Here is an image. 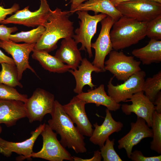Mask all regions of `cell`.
<instances>
[{"mask_svg": "<svg viewBox=\"0 0 161 161\" xmlns=\"http://www.w3.org/2000/svg\"><path fill=\"white\" fill-rule=\"evenodd\" d=\"M71 14L69 11H62L58 7L53 11L50 10L44 26L45 31L34 49L49 52L57 48L60 39L72 38L73 22L69 19Z\"/></svg>", "mask_w": 161, "mask_h": 161, "instance_id": "6da1fadb", "label": "cell"}, {"mask_svg": "<svg viewBox=\"0 0 161 161\" xmlns=\"http://www.w3.org/2000/svg\"><path fill=\"white\" fill-rule=\"evenodd\" d=\"M50 114L52 118L48 120V125L60 135L59 141L62 145L65 148L72 149L77 154L86 152L87 149L84 136L74 126L64 110L63 105L57 100H55Z\"/></svg>", "mask_w": 161, "mask_h": 161, "instance_id": "7a4b0ae2", "label": "cell"}, {"mask_svg": "<svg viewBox=\"0 0 161 161\" xmlns=\"http://www.w3.org/2000/svg\"><path fill=\"white\" fill-rule=\"evenodd\" d=\"M147 24L122 16L115 21L110 31L113 49L118 51L138 43L146 36Z\"/></svg>", "mask_w": 161, "mask_h": 161, "instance_id": "3957f363", "label": "cell"}, {"mask_svg": "<svg viewBox=\"0 0 161 161\" xmlns=\"http://www.w3.org/2000/svg\"><path fill=\"white\" fill-rule=\"evenodd\" d=\"M108 59L104 62V69L113 75L118 80L125 81L134 74L141 70L140 61L134 56H127L122 51L112 50Z\"/></svg>", "mask_w": 161, "mask_h": 161, "instance_id": "277c9868", "label": "cell"}, {"mask_svg": "<svg viewBox=\"0 0 161 161\" xmlns=\"http://www.w3.org/2000/svg\"><path fill=\"white\" fill-rule=\"evenodd\" d=\"M57 134L48 124H46L41 134L42 137V147L39 151L33 152L31 157L50 161H73L72 156L58 140Z\"/></svg>", "mask_w": 161, "mask_h": 161, "instance_id": "5b68a950", "label": "cell"}, {"mask_svg": "<svg viewBox=\"0 0 161 161\" xmlns=\"http://www.w3.org/2000/svg\"><path fill=\"white\" fill-rule=\"evenodd\" d=\"M78 18L80 20L79 27L75 30V34L72 38L77 44L81 43L80 50L86 49L89 58L93 56L91 49V40L97 30L98 23L107 16L105 14L91 15L87 11H78L76 12Z\"/></svg>", "mask_w": 161, "mask_h": 161, "instance_id": "8992f818", "label": "cell"}, {"mask_svg": "<svg viewBox=\"0 0 161 161\" xmlns=\"http://www.w3.org/2000/svg\"><path fill=\"white\" fill-rule=\"evenodd\" d=\"M116 7L123 16L140 22H149L161 14V4L148 0H133Z\"/></svg>", "mask_w": 161, "mask_h": 161, "instance_id": "52a82bcc", "label": "cell"}, {"mask_svg": "<svg viewBox=\"0 0 161 161\" xmlns=\"http://www.w3.org/2000/svg\"><path fill=\"white\" fill-rule=\"evenodd\" d=\"M55 100L54 95L43 89L38 88L24 103L27 117L30 123L41 122L47 114L51 113Z\"/></svg>", "mask_w": 161, "mask_h": 161, "instance_id": "ba28073f", "label": "cell"}, {"mask_svg": "<svg viewBox=\"0 0 161 161\" xmlns=\"http://www.w3.org/2000/svg\"><path fill=\"white\" fill-rule=\"evenodd\" d=\"M41 4L38 10L31 11L28 6L4 20L0 24H13L22 25L28 27L39 26L44 27L51 10L47 0H40Z\"/></svg>", "mask_w": 161, "mask_h": 161, "instance_id": "9c48e42d", "label": "cell"}, {"mask_svg": "<svg viewBox=\"0 0 161 161\" xmlns=\"http://www.w3.org/2000/svg\"><path fill=\"white\" fill-rule=\"evenodd\" d=\"M146 76L145 72L141 70L134 74L121 84L112 83L114 76L111 78L107 85L108 95L116 102H126L134 94L142 91Z\"/></svg>", "mask_w": 161, "mask_h": 161, "instance_id": "30bf717a", "label": "cell"}, {"mask_svg": "<svg viewBox=\"0 0 161 161\" xmlns=\"http://www.w3.org/2000/svg\"><path fill=\"white\" fill-rule=\"evenodd\" d=\"M115 21L107 16L100 21L101 27L96 41L91 43V48L95 50V56L93 64L100 69L102 72L104 69V62L106 56L112 50L110 32Z\"/></svg>", "mask_w": 161, "mask_h": 161, "instance_id": "8fae6325", "label": "cell"}, {"mask_svg": "<svg viewBox=\"0 0 161 161\" xmlns=\"http://www.w3.org/2000/svg\"><path fill=\"white\" fill-rule=\"evenodd\" d=\"M45 124V123L40 124L35 130L31 132L30 137L21 142H10L0 137V153L7 157H10L13 152L16 153L19 155L16 158L17 161L31 160V155L33 152L34 145Z\"/></svg>", "mask_w": 161, "mask_h": 161, "instance_id": "7c38bea8", "label": "cell"}, {"mask_svg": "<svg viewBox=\"0 0 161 161\" xmlns=\"http://www.w3.org/2000/svg\"><path fill=\"white\" fill-rule=\"evenodd\" d=\"M35 44H18L11 41L0 40V47L4 49L13 58L17 68L19 80L22 79L23 72L27 69L30 70L37 75L29 62V55L34 49Z\"/></svg>", "mask_w": 161, "mask_h": 161, "instance_id": "4fadbf2b", "label": "cell"}, {"mask_svg": "<svg viewBox=\"0 0 161 161\" xmlns=\"http://www.w3.org/2000/svg\"><path fill=\"white\" fill-rule=\"evenodd\" d=\"M144 93L141 91L133 94L126 101H131L132 104H123L121 105L120 107L126 115H130L132 113H134L137 117L144 119L148 127H151L154 105Z\"/></svg>", "mask_w": 161, "mask_h": 161, "instance_id": "5bb4252c", "label": "cell"}, {"mask_svg": "<svg viewBox=\"0 0 161 161\" xmlns=\"http://www.w3.org/2000/svg\"><path fill=\"white\" fill-rule=\"evenodd\" d=\"M86 104L85 101L75 96L69 103L63 105V107L81 134L90 137L94 129L85 111Z\"/></svg>", "mask_w": 161, "mask_h": 161, "instance_id": "9a60e30c", "label": "cell"}, {"mask_svg": "<svg viewBox=\"0 0 161 161\" xmlns=\"http://www.w3.org/2000/svg\"><path fill=\"white\" fill-rule=\"evenodd\" d=\"M129 132L118 141V148L124 149L128 157L130 159L133 147L143 139L152 137L153 132L143 118L137 117L135 122H131Z\"/></svg>", "mask_w": 161, "mask_h": 161, "instance_id": "2e32d148", "label": "cell"}, {"mask_svg": "<svg viewBox=\"0 0 161 161\" xmlns=\"http://www.w3.org/2000/svg\"><path fill=\"white\" fill-rule=\"evenodd\" d=\"M106 117L101 125H99L97 123L93 124L95 129L89 139L91 142L100 148L104 145L111 134L120 131L123 126L122 122L117 121L113 118L109 110L106 109Z\"/></svg>", "mask_w": 161, "mask_h": 161, "instance_id": "e0dca14e", "label": "cell"}, {"mask_svg": "<svg viewBox=\"0 0 161 161\" xmlns=\"http://www.w3.org/2000/svg\"><path fill=\"white\" fill-rule=\"evenodd\" d=\"M27 117L24 103L16 100H0V124L10 127L19 120Z\"/></svg>", "mask_w": 161, "mask_h": 161, "instance_id": "ac0fdd59", "label": "cell"}, {"mask_svg": "<svg viewBox=\"0 0 161 161\" xmlns=\"http://www.w3.org/2000/svg\"><path fill=\"white\" fill-rule=\"evenodd\" d=\"M72 38H64L55 56L72 69H77L82 58L77 44Z\"/></svg>", "mask_w": 161, "mask_h": 161, "instance_id": "d6986e66", "label": "cell"}, {"mask_svg": "<svg viewBox=\"0 0 161 161\" xmlns=\"http://www.w3.org/2000/svg\"><path fill=\"white\" fill-rule=\"evenodd\" d=\"M86 103H93L97 106H103L111 111H116L120 108L121 105L116 102L106 94L103 84L95 89H89L87 92H82L76 96Z\"/></svg>", "mask_w": 161, "mask_h": 161, "instance_id": "ffe728a7", "label": "cell"}, {"mask_svg": "<svg viewBox=\"0 0 161 161\" xmlns=\"http://www.w3.org/2000/svg\"><path fill=\"white\" fill-rule=\"evenodd\" d=\"M78 67V70L69 69V71L75 78L76 86L73 91L78 94L82 92L83 88L85 85H88L91 89L95 86L92 82L91 74L92 72H102L100 69L94 66L86 58L82 59L80 65Z\"/></svg>", "mask_w": 161, "mask_h": 161, "instance_id": "44dd1931", "label": "cell"}, {"mask_svg": "<svg viewBox=\"0 0 161 161\" xmlns=\"http://www.w3.org/2000/svg\"><path fill=\"white\" fill-rule=\"evenodd\" d=\"M78 11H92L95 15L100 13L110 17L115 21L123 16L110 0H88L70 13L72 14Z\"/></svg>", "mask_w": 161, "mask_h": 161, "instance_id": "7402d4cb", "label": "cell"}, {"mask_svg": "<svg viewBox=\"0 0 161 161\" xmlns=\"http://www.w3.org/2000/svg\"><path fill=\"white\" fill-rule=\"evenodd\" d=\"M131 53L143 64L160 63L161 61V40L150 39L146 45L133 50Z\"/></svg>", "mask_w": 161, "mask_h": 161, "instance_id": "603a6c76", "label": "cell"}, {"mask_svg": "<svg viewBox=\"0 0 161 161\" xmlns=\"http://www.w3.org/2000/svg\"><path fill=\"white\" fill-rule=\"evenodd\" d=\"M32 52V58L38 61L44 69L50 72L63 73L69 71L70 69L68 65L47 52L34 49Z\"/></svg>", "mask_w": 161, "mask_h": 161, "instance_id": "cb8c5ba5", "label": "cell"}, {"mask_svg": "<svg viewBox=\"0 0 161 161\" xmlns=\"http://www.w3.org/2000/svg\"><path fill=\"white\" fill-rule=\"evenodd\" d=\"M1 70L0 71V83L13 87L23 86L18 79V72L15 65L7 63L1 64Z\"/></svg>", "mask_w": 161, "mask_h": 161, "instance_id": "d4e9b609", "label": "cell"}, {"mask_svg": "<svg viewBox=\"0 0 161 161\" xmlns=\"http://www.w3.org/2000/svg\"><path fill=\"white\" fill-rule=\"evenodd\" d=\"M45 30V27L39 26L35 29L27 31H21L14 34H11L10 41L17 43L24 42L28 44H36Z\"/></svg>", "mask_w": 161, "mask_h": 161, "instance_id": "484cf974", "label": "cell"}, {"mask_svg": "<svg viewBox=\"0 0 161 161\" xmlns=\"http://www.w3.org/2000/svg\"><path fill=\"white\" fill-rule=\"evenodd\" d=\"M161 90V71H159L152 77H149L144 80L142 91L152 103Z\"/></svg>", "mask_w": 161, "mask_h": 161, "instance_id": "4316f807", "label": "cell"}, {"mask_svg": "<svg viewBox=\"0 0 161 161\" xmlns=\"http://www.w3.org/2000/svg\"><path fill=\"white\" fill-rule=\"evenodd\" d=\"M151 127L153 139L150 143V148L159 154H161V113L154 111Z\"/></svg>", "mask_w": 161, "mask_h": 161, "instance_id": "83f0119b", "label": "cell"}, {"mask_svg": "<svg viewBox=\"0 0 161 161\" xmlns=\"http://www.w3.org/2000/svg\"><path fill=\"white\" fill-rule=\"evenodd\" d=\"M27 99V95L19 93L14 87L0 83V100H16L24 103Z\"/></svg>", "mask_w": 161, "mask_h": 161, "instance_id": "f1b7e54d", "label": "cell"}, {"mask_svg": "<svg viewBox=\"0 0 161 161\" xmlns=\"http://www.w3.org/2000/svg\"><path fill=\"white\" fill-rule=\"evenodd\" d=\"M115 139L110 140L108 137L104 145L100 148V153L103 161H122L115 151L114 146Z\"/></svg>", "mask_w": 161, "mask_h": 161, "instance_id": "f546056e", "label": "cell"}, {"mask_svg": "<svg viewBox=\"0 0 161 161\" xmlns=\"http://www.w3.org/2000/svg\"><path fill=\"white\" fill-rule=\"evenodd\" d=\"M146 35L150 39L161 40V14L147 22Z\"/></svg>", "mask_w": 161, "mask_h": 161, "instance_id": "4dcf8cb0", "label": "cell"}, {"mask_svg": "<svg viewBox=\"0 0 161 161\" xmlns=\"http://www.w3.org/2000/svg\"><path fill=\"white\" fill-rule=\"evenodd\" d=\"M130 159L133 161H160L161 155L150 157H145L140 151L136 150L132 152Z\"/></svg>", "mask_w": 161, "mask_h": 161, "instance_id": "1f68e13d", "label": "cell"}, {"mask_svg": "<svg viewBox=\"0 0 161 161\" xmlns=\"http://www.w3.org/2000/svg\"><path fill=\"white\" fill-rule=\"evenodd\" d=\"M16 27H7L3 24L0 25V40L10 41V36L11 34L17 31Z\"/></svg>", "mask_w": 161, "mask_h": 161, "instance_id": "d6a6232c", "label": "cell"}, {"mask_svg": "<svg viewBox=\"0 0 161 161\" xmlns=\"http://www.w3.org/2000/svg\"><path fill=\"white\" fill-rule=\"evenodd\" d=\"M19 8V5L16 3L14 4L11 8H5L0 6V21L4 20L7 15L15 13Z\"/></svg>", "mask_w": 161, "mask_h": 161, "instance_id": "836d02e7", "label": "cell"}, {"mask_svg": "<svg viewBox=\"0 0 161 161\" xmlns=\"http://www.w3.org/2000/svg\"><path fill=\"white\" fill-rule=\"evenodd\" d=\"M102 158L100 151L98 150L94 152L93 157L91 158L83 159L75 156L72 157V158L74 161H100Z\"/></svg>", "mask_w": 161, "mask_h": 161, "instance_id": "e575fe53", "label": "cell"}, {"mask_svg": "<svg viewBox=\"0 0 161 161\" xmlns=\"http://www.w3.org/2000/svg\"><path fill=\"white\" fill-rule=\"evenodd\" d=\"M153 103L155 110L157 113H161V92L160 91L157 95Z\"/></svg>", "mask_w": 161, "mask_h": 161, "instance_id": "d590c367", "label": "cell"}, {"mask_svg": "<svg viewBox=\"0 0 161 161\" xmlns=\"http://www.w3.org/2000/svg\"><path fill=\"white\" fill-rule=\"evenodd\" d=\"M3 63H7L15 65L13 59L6 55L0 49V64Z\"/></svg>", "mask_w": 161, "mask_h": 161, "instance_id": "8d00e7d4", "label": "cell"}, {"mask_svg": "<svg viewBox=\"0 0 161 161\" xmlns=\"http://www.w3.org/2000/svg\"><path fill=\"white\" fill-rule=\"evenodd\" d=\"M87 0H70L71 3L70 9L69 11L70 12L75 9L84 1Z\"/></svg>", "mask_w": 161, "mask_h": 161, "instance_id": "74e56055", "label": "cell"}, {"mask_svg": "<svg viewBox=\"0 0 161 161\" xmlns=\"http://www.w3.org/2000/svg\"><path fill=\"white\" fill-rule=\"evenodd\" d=\"M112 3L115 7L119 4L124 2H127L133 0H110Z\"/></svg>", "mask_w": 161, "mask_h": 161, "instance_id": "f35d334b", "label": "cell"}, {"mask_svg": "<svg viewBox=\"0 0 161 161\" xmlns=\"http://www.w3.org/2000/svg\"><path fill=\"white\" fill-rule=\"evenodd\" d=\"M161 4V0H148Z\"/></svg>", "mask_w": 161, "mask_h": 161, "instance_id": "ab89813d", "label": "cell"}, {"mask_svg": "<svg viewBox=\"0 0 161 161\" xmlns=\"http://www.w3.org/2000/svg\"><path fill=\"white\" fill-rule=\"evenodd\" d=\"M2 131V128L1 126L0 125V134L1 133Z\"/></svg>", "mask_w": 161, "mask_h": 161, "instance_id": "60d3db41", "label": "cell"}]
</instances>
